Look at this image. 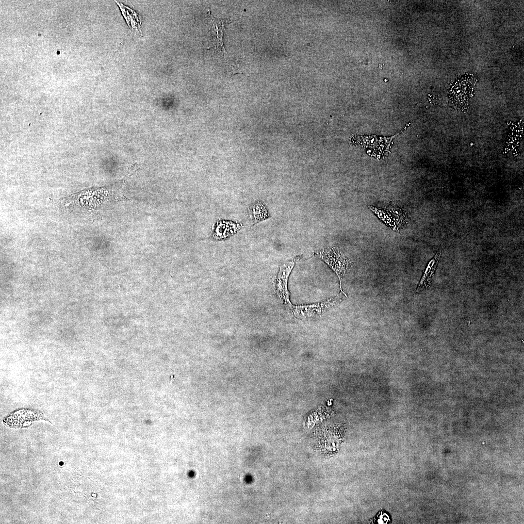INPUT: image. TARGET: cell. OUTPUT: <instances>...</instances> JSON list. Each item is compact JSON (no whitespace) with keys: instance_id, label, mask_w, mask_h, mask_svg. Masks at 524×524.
Here are the masks:
<instances>
[{"instance_id":"30bf717a","label":"cell","mask_w":524,"mask_h":524,"mask_svg":"<svg viewBox=\"0 0 524 524\" xmlns=\"http://www.w3.org/2000/svg\"><path fill=\"white\" fill-rule=\"evenodd\" d=\"M369 208L386 225L391 227L394 230L396 231H399V229L396 223L394 221L392 216L387 211L385 212L382 210H379L372 206H369Z\"/></svg>"},{"instance_id":"5b68a950","label":"cell","mask_w":524,"mask_h":524,"mask_svg":"<svg viewBox=\"0 0 524 524\" xmlns=\"http://www.w3.org/2000/svg\"><path fill=\"white\" fill-rule=\"evenodd\" d=\"M441 253L438 252L428 262L415 290L419 292L430 288L433 275L438 265Z\"/></svg>"},{"instance_id":"52a82bcc","label":"cell","mask_w":524,"mask_h":524,"mask_svg":"<svg viewBox=\"0 0 524 524\" xmlns=\"http://www.w3.org/2000/svg\"><path fill=\"white\" fill-rule=\"evenodd\" d=\"M238 225L231 222L220 221L216 225L213 236L216 239H220L233 235L240 228Z\"/></svg>"},{"instance_id":"3957f363","label":"cell","mask_w":524,"mask_h":524,"mask_svg":"<svg viewBox=\"0 0 524 524\" xmlns=\"http://www.w3.org/2000/svg\"><path fill=\"white\" fill-rule=\"evenodd\" d=\"M297 257H295L283 263L280 266L274 283L275 290L283 303L292 309V304L288 290V280L289 275L295 264Z\"/></svg>"},{"instance_id":"ba28073f","label":"cell","mask_w":524,"mask_h":524,"mask_svg":"<svg viewBox=\"0 0 524 524\" xmlns=\"http://www.w3.org/2000/svg\"><path fill=\"white\" fill-rule=\"evenodd\" d=\"M249 213L252 221L254 224L269 217L266 207L260 201L255 202L250 206L249 209Z\"/></svg>"},{"instance_id":"6da1fadb","label":"cell","mask_w":524,"mask_h":524,"mask_svg":"<svg viewBox=\"0 0 524 524\" xmlns=\"http://www.w3.org/2000/svg\"><path fill=\"white\" fill-rule=\"evenodd\" d=\"M313 255L326 262L337 275L341 292L345 296L342 287V279L352 264L351 261L336 246H329L313 252Z\"/></svg>"},{"instance_id":"277c9868","label":"cell","mask_w":524,"mask_h":524,"mask_svg":"<svg viewBox=\"0 0 524 524\" xmlns=\"http://www.w3.org/2000/svg\"><path fill=\"white\" fill-rule=\"evenodd\" d=\"M211 21V45L209 48H212L224 57L228 56L223 43V33L226 25L229 20L221 19L214 16L209 11Z\"/></svg>"},{"instance_id":"9c48e42d","label":"cell","mask_w":524,"mask_h":524,"mask_svg":"<svg viewBox=\"0 0 524 524\" xmlns=\"http://www.w3.org/2000/svg\"><path fill=\"white\" fill-rule=\"evenodd\" d=\"M386 211L392 216L400 229L403 228L407 223V217L404 211L397 205L390 203L387 207Z\"/></svg>"},{"instance_id":"8992f818","label":"cell","mask_w":524,"mask_h":524,"mask_svg":"<svg viewBox=\"0 0 524 524\" xmlns=\"http://www.w3.org/2000/svg\"><path fill=\"white\" fill-rule=\"evenodd\" d=\"M116 2L122 12V15L126 19L128 25L134 32L139 35H142L141 21L139 15L135 11L125 6L122 3H119L116 1Z\"/></svg>"},{"instance_id":"7a4b0ae2","label":"cell","mask_w":524,"mask_h":524,"mask_svg":"<svg viewBox=\"0 0 524 524\" xmlns=\"http://www.w3.org/2000/svg\"><path fill=\"white\" fill-rule=\"evenodd\" d=\"M342 301V298L334 296L313 304L293 305L291 310L295 317L304 319L319 316L338 305Z\"/></svg>"}]
</instances>
